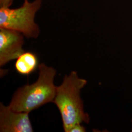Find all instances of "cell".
I'll return each instance as SVG.
<instances>
[{"label":"cell","instance_id":"2","mask_svg":"<svg viewBox=\"0 0 132 132\" xmlns=\"http://www.w3.org/2000/svg\"><path fill=\"white\" fill-rule=\"evenodd\" d=\"M87 83V80L80 78L77 72L72 71L65 76L62 83L57 87L53 103L59 110L65 132H70L76 124L89 122V116L84 111L80 97L81 90Z\"/></svg>","mask_w":132,"mask_h":132},{"label":"cell","instance_id":"3","mask_svg":"<svg viewBox=\"0 0 132 132\" xmlns=\"http://www.w3.org/2000/svg\"><path fill=\"white\" fill-rule=\"evenodd\" d=\"M42 4V0L31 2L24 0L23 5L17 9L0 7V28L16 30L27 38H37L40 30L35 17Z\"/></svg>","mask_w":132,"mask_h":132},{"label":"cell","instance_id":"7","mask_svg":"<svg viewBox=\"0 0 132 132\" xmlns=\"http://www.w3.org/2000/svg\"><path fill=\"white\" fill-rule=\"evenodd\" d=\"M86 132L85 128L82 125L81 123H78L71 128L69 132Z\"/></svg>","mask_w":132,"mask_h":132},{"label":"cell","instance_id":"1","mask_svg":"<svg viewBox=\"0 0 132 132\" xmlns=\"http://www.w3.org/2000/svg\"><path fill=\"white\" fill-rule=\"evenodd\" d=\"M37 80L31 85H24L18 89L9 107L11 110L29 113L45 104L53 102L56 86L54 84L56 70L42 63L39 65Z\"/></svg>","mask_w":132,"mask_h":132},{"label":"cell","instance_id":"4","mask_svg":"<svg viewBox=\"0 0 132 132\" xmlns=\"http://www.w3.org/2000/svg\"><path fill=\"white\" fill-rule=\"evenodd\" d=\"M24 35L16 30L0 28V66L16 59L24 52Z\"/></svg>","mask_w":132,"mask_h":132},{"label":"cell","instance_id":"9","mask_svg":"<svg viewBox=\"0 0 132 132\" xmlns=\"http://www.w3.org/2000/svg\"><path fill=\"white\" fill-rule=\"evenodd\" d=\"M131 131L132 132V130H131Z\"/></svg>","mask_w":132,"mask_h":132},{"label":"cell","instance_id":"5","mask_svg":"<svg viewBox=\"0 0 132 132\" xmlns=\"http://www.w3.org/2000/svg\"><path fill=\"white\" fill-rule=\"evenodd\" d=\"M0 132H33L29 113L15 111L1 103Z\"/></svg>","mask_w":132,"mask_h":132},{"label":"cell","instance_id":"8","mask_svg":"<svg viewBox=\"0 0 132 132\" xmlns=\"http://www.w3.org/2000/svg\"><path fill=\"white\" fill-rule=\"evenodd\" d=\"M13 0H0V7H10Z\"/></svg>","mask_w":132,"mask_h":132},{"label":"cell","instance_id":"6","mask_svg":"<svg viewBox=\"0 0 132 132\" xmlns=\"http://www.w3.org/2000/svg\"><path fill=\"white\" fill-rule=\"evenodd\" d=\"M38 57L31 52H24L17 59L15 63L16 71L22 76H29L39 67Z\"/></svg>","mask_w":132,"mask_h":132}]
</instances>
